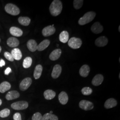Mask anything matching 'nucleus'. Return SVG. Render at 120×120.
<instances>
[{
	"label": "nucleus",
	"mask_w": 120,
	"mask_h": 120,
	"mask_svg": "<svg viewBox=\"0 0 120 120\" xmlns=\"http://www.w3.org/2000/svg\"><path fill=\"white\" fill-rule=\"evenodd\" d=\"M91 30L94 34H99L103 31V27L99 22H96L91 26Z\"/></svg>",
	"instance_id": "obj_9"
},
{
	"label": "nucleus",
	"mask_w": 120,
	"mask_h": 120,
	"mask_svg": "<svg viewBox=\"0 0 120 120\" xmlns=\"http://www.w3.org/2000/svg\"><path fill=\"white\" fill-rule=\"evenodd\" d=\"M62 8V3L60 0H54L50 4L49 9L52 15L56 17L61 13Z\"/></svg>",
	"instance_id": "obj_1"
},
{
	"label": "nucleus",
	"mask_w": 120,
	"mask_h": 120,
	"mask_svg": "<svg viewBox=\"0 0 120 120\" xmlns=\"http://www.w3.org/2000/svg\"><path fill=\"white\" fill-rule=\"evenodd\" d=\"M108 43V39L105 36H101L97 39L95 41L96 46L98 47H104Z\"/></svg>",
	"instance_id": "obj_10"
},
{
	"label": "nucleus",
	"mask_w": 120,
	"mask_h": 120,
	"mask_svg": "<svg viewBox=\"0 0 120 120\" xmlns=\"http://www.w3.org/2000/svg\"><path fill=\"white\" fill-rule=\"evenodd\" d=\"M90 71V66L87 64H84L80 69L79 74L82 77H87L89 75Z\"/></svg>",
	"instance_id": "obj_13"
},
{
	"label": "nucleus",
	"mask_w": 120,
	"mask_h": 120,
	"mask_svg": "<svg viewBox=\"0 0 120 120\" xmlns=\"http://www.w3.org/2000/svg\"><path fill=\"white\" fill-rule=\"evenodd\" d=\"M117 104V101L113 98L109 99L106 101L104 104V106L107 109H109L116 107Z\"/></svg>",
	"instance_id": "obj_16"
},
{
	"label": "nucleus",
	"mask_w": 120,
	"mask_h": 120,
	"mask_svg": "<svg viewBox=\"0 0 120 120\" xmlns=\"http://www.w3.org/2000/svg\"><path fill=\"white\" fill-rule=\"evenodd\" d=\"M119 79L120 78V74H119Z\"/></svg>",
	"instance_id": "obj_42"
},
{
	"label": "nucleus",
	"mask_w": 120,
	"mask_h": 120,
	"mask_svg": "<svg viewBox=\"0 0 120 120\" xmlns=\"http://www.w3.org/2000/svg\"><path fill=\"white\" fill-rule=\"evenodd\" d=\"M49 113H50V114H52V111H50V112H49Z\"/></svg>",
	"instance_id": "obj_40"
},
{
	"label": "nucleus",
	"mask_w": 120,
	"mask_h": 120,
	"mask_svg": "<svg viewBox=\"0 0 120 120\" xmlns=\"http://www.w3.org/2000/svg\"><path fill=\"white\" fill-rule=\"evenodd\" d=\"M1 51V48L0 46V53Z\"/></svg>",
	"instance_id": "obj_41"
},
{
	"label": "nucleus",
	"mask_w": 120,
	"mask_h": 120,
	"mask_svg": "<svg viewBox=\"0 0 120 120\" xmlns=\"http://www.w3.org/2000/svg\"><path fill=\"white\" fill-rule=\"evenodd\" d=\"M61 50L60 49H57L51 52L49 55V59L51 60H56L58 59L61 54Z\"/></svg>",
	"instance_id": "obj_15"
},
{
	"label": "nucleus",
	"mask_w": 120,
	"mask_h": 120,
	"mask_svg": "<svg viewBox=\"0 0 120 120\" xmlns=\"http://www.w3.org/2000/svg\"><path fill=\"white\" fill-rule=\"evenodd\" d=\"M6 13L13 16H17L20 14V10L15 4L9 3L6 4L4 7Z\"/></svg>",
	"instance_id": "obj_3"
},
{
	"label": "nucleus",
	"mask_w": 120,
	"mask_h": 120,
	"mask_svg": "<svg viewBox=\"0 0 120 120\" xmlns=\"http://www.w3.org/2000/svg\"><path fill=\"white\" fill-rule=\"evenodd\" d=\"M2 103V101H1V100L0 99V105H1Z\"/></svg>",
	"instance_id": "obj_38"
},
{
	"label": "nucleus",
	"mask_w": 120,
	"mask_h": 120,
	"mask_svg": "<svg viewBox=\"0 0 120 120\" xmlns=\"http://www.w3.org/2000/svg\"><path fill=\"white\" fill-rule=\"evenodd\" d=\"M4 57L6 59L9 60L10 61H13L14 60V59L13 58V56H12L11 54L8 52H5L4 53Z\"/></svg>",
	"instance_id": "obj_34"
},
{
	"label": "nucleus",
	"mask_w": 120,
	"mask_h": 120,
	"mask_svg": "<svg viewBox=\"0 0 120 120\" xmlns=\"http://www.w3.org/2000/svg\"><path fill=\"white\" fill-rule=\"evenodd\" d=\"M10 111L8 109H4L0 111V117L5 118L9 115Z\"/></svg>",
	"instance_id": "obj_32"
},
{
	"label": "nucleus",
	"mask_w": 120,
	"mask_h": 120,
	"mask_svg": "<svg viewBox=\"0 0 120 120\" xmlns=\"http://www.w3.org/2000/svg\"><path fill=\"white\" fill-rule=\"evenodd\" d=\"M96 14L94 12L90 11L86 13L78 21V24L81 26H84L92 22L96 17Z\"/></svg>",
	"instance_id": "obj_2"
},
{
	"label": "nucleus",
	"mask_w": 120,
	"mask_h": 120,
	"mask_svg": "<svg viewBox=\"0 0 120 120\" xmlns=\"http://www.w3.org/2000/svg\"></svg>",
	"instance_id": "obj_43"
},
{
	"label": "nucleus",
	"mask_w": 120,
	"mask_h": 120,
	"mask_svg": "<svg viewBox=\"0 0 120 120\" xmlns=\"http://www.w3.org/2000/svg\"><path fill=\"white\" fill-rule=\"evenodd\" d=\"M11 54L13 56V59L17 60H21L22 57V52L20 49L18 48H15L13 49L11 52Z\"/></svg>",
	"instance_id": "obj_21"
},
{
	"label": "nucleus",
	"mask_w": 120,
	"mask_h": 120,
	"mask_svg": "<svg viewBox=\"0 0 120 120\" xmlns=\"http://www.w3.org/2000/svg\"><path fill=\"white\" fill-rule=\"evenodd\" d=\"M56 32V29L54 26H49L45 27L42 31L43 36L45 37H49L54 34Z\"/></svg>",
	"instance_id": "obj_8"
},
{
	"label": "nucleus",
	"mask_w": 120,
	"mask_h": 120,
	"mask_svg": "<svg viewBox=\"0 0 120 120\" xmlns=\"http://www.w3.org/2000/svg\"><path fill=\"white\" fill-rule=\"evenodd\" d=\"M42 116L43 120H58V118L57 116L49 113H45Z\"/></svg>",
	"instance_id": "obj_29"
},
{
	"label": "nucleus",
	"mask_w": 120,
	"mask_h": 120,
	"mask_svg": "<svg viewBox=\"0 0 120 120\" xmlns=\"http://www.w3.org/2000/svg\"><path fill=\"white\" fill-rule=\"evenodd\" d=\"M38 45L34 40L31 39L28 41L27 46L29 50L32 52H34L37 50Z\"/></svg>",
	"instance_id": "obj_14"
},
{
	"label": "nucleus",
	"mask_w": 120,
	"mask_h": 120,
	"mask_svg": "<svg viewBox=\"0 0 120 120\" xmlns=\"http://www.w3.org/2000/svg\"><path fill=\"white\" fill-rule=\"evenodd\" d=\"M9 32L11 35L16 37H20L23 35V31L21 29L14 26L10 28Z\"/></svg>",
	"instance_id": "obj_17"
},
{
	"label": "nucleus",
	"mask_w": 120,
	"mask_h": 120,
	"mask_svg": "<svg viewBox=\"0 0 120 120\" xmlns=\"http://www.w3.org/2000/svg\"><path fill=\"white\" fill-rule=\"evenodd\" d=\"M50 41L49 40L45 39L43 40L42 41H41L38 45L37 50L39 51H43L49 46V45H50Z\"/></svg>",
	"instance_id": "obj_23"
},
{
	"label": "nucleus",
	"mask_w": 120,
	"mask_h": 120,
	"mask_svg": "<svg viewBox=\"0 0 120 120\" xmlns=\"http://www.w3.org/2000/svg\"><path fill=\"white\" fill-rule=\"evenodd\" d=\"M118 30H119V32H120V26H119V28H118Z\"/></svg>",
	"instance_id": "obj_39"
},
{
	"label": "nucleus",
	"mask_w": 120,
	"mask_h": 120,
	"mask_svg": "<svg viewBox=\"0 0 120 120\" xmlns=\"http://www.w3.org/2000/svg\"><path fill=\"white\" fill-rule=\"evenodd\" d=\"M32 120H43V116L39 112H37L32 116Z\"/></svg>",
	"instance_id": "obj_33"
},
{
	"label": "nucleus",
	"mask_w": 120,
	"mask_h": 120,
	"mask_svg": "<svg viewBox=\"0 0 120 120\" xmlns=\"http://www.w3.org/2000/svg\"><path fill=\"white\" fill-rule=\"evenodd\" d=\"M32 61H33V60L31 57L29 56L26 57L23 60V67L25 69H28L30 68L32 65Z\"/></svg>",
	"instance_id": "obj_28"
},
{
	"label": "nucleus",
	"mask_w": 120,
	"mask_h": 120,
	"mask_svg": "<svg viewBox=\"0 0 120 120\" xmlns=\"http://www.w3.org/2000/svg\"><path fill=\"white\" fill-rule=\"evenodd\" d=\"M32 80L30 77H26L23 79L20 84V89L21 91H25L27 90L31 86Z\"/></svg>",
	"instance_id": "obj_7"
},
{
	"label": "nucleus",
	"mask_w": 120,
	"mask_h": 120,
	"mask_svg": "<svg viewBox=\"0 0 120 120\" xmlns=\"http://www.w3.org/2000/svg\"><path fill=\"white\" fill-rule=\"evenodd\" d=\"M82 93L83 95L88 96L91 94L93 93V90L90 88V87H85L82 89Z\"/></svg>",
	"instance_id": "obj_31"
},
{
	"label": "nucleus",
	"mask_w": 120,
	"mask_h": 120,
	"mask_svg": "<svg viewBox=\"0 0 120 120\" xmlns=\"http://www.w3.org/2000/svg\"><path fill=\"white\" fill-rule=\"evenodd\" d=\"M42 70L43 67L41 65L38 64L36 66L34 73V77L35 79H38L40 78L42 74Z\"/></svg>",
	"instance_id": "obj_22"
},
{
	"label": "nucleus",
	"mask_w": 120,
	"mask_h": 120,
	"mask_svg": "<svg viewBox=\"0 0 120 120\" xmlns=\"http://www.w3.org/2000/svg\"><path fill=\"white\" fill-rule=\"evenodd\" d=\"M104 80V77L102 74H97L93 78L92 81V84L93 86H95L101 85L103 82Z\"/></svg>",
	"instance_id": "obj_12"
},
{
	"label": "nucleus",
	"mask_w": 120,
	"mask_h": 120,
	"mask_svg": "<svg viewBox=\"0 0 120 120\" xmlns=\"http://www.w3.org/2000/svg\"><path fill=\"white\" fill-rule=\"evenodd\" d=\"M13 120H22V116L21 114L19 112L15 113L13 115Z\"/></svg>",
	"instance_id": "obj_35"
},
{
	"label": "nucleus",
	"mask_w": 120,
	"mask_h": 120,
	"mask_svg": "<svg viewBox=\"0 0 120 120\" xmlns=\"http://www.w3.org/2000/svg\"><path fill=\"white\" fill-rule=\"evenodd\" d=\"M58 99L60 103L63 105H66L69 100L68 96L66 92L62 91L60 92L58 96Z\"/></svg>",
	"instance_id": "obj_18"
},
{
	"label": "nucleus",
	"mask_w": 120,
	"mask_h": 120,
	"mask_svg": "<svg viewBox=\"0 0 120 120\" xmlns=\"http://www.w3.org/2000/svg\"><path fill=\"white\" fill-rule=\"evenodd\" d=\"M11 72H12L11 69L9 67H8L4 71V74L6 75H8Z\"/></svg>",
	"instance_id": "obj_36"
},
{
	"label": "nucleus",
	"mask_w": 120,
	"mask_h": 120,
	"mask_svg": "<svg viewBox=\"0 0 120 120\" xmlns=\"http://www.w3.org/2000/svg\"><path fill=\"white\" fill-rule=\"evenodd\" d=\"M18 21L19 23L22 26H28L30 24L31 19L29 17H19Z\"/></svg>",
	"instance_id": "obj_27"
},
{
	"label": "nucleus",
	"mask_w": 120,
	"mask_h": 120,
	"mask_svg": "<svg viewBox=\"0 0 120 120\" xmlns=\"http://www.w3.org/2000/svg\"><path fill=\"white\" fill-rule=\"evenodd\" d=\"M11 87V84L7 82H4L0 84V93H4L8 91Z\"/></svg>",
	"instance_id": "obj_25"
},
{
	"label": "nucleus",
	"mask_w": 120,
	"mask_h": 120,
	"mask_svg": "<svg viewBox=\"0 0 120 120\" xmlns=\"http://www.w3.org/2000/svg\"><path fill=\"white\" fill-rule=\"evenodd\" d=\"M5 64V61L3 59H1L0 60V67H2L3 66H4Z\"/></svg>",
	"instance_id": "obj_37"
},
{
	"label": "nucleus",
	"mask_w": 120,
	"mask_h": 120,
	"mask_svg": "<svg viewBox=\"0 0 120 120\" xmlns=\"http://www.w3.org/2000/svg\"><path fill=\"white\" fill-rule=\"evenodd\" d=\"M62 71V68L60 64H56L54 66L51 73L52 77L56 79L60 76Z\"/></svg>",
	"instance_id": "obj_11"
},
{
	"label": "nucleus",
	"mask_w": 120,
	"mask_h": 120,
	"mask_svg": "<svg viewBox=\"0 0 120 120\" xmlns=\"http://www.w3.org/2000/svg\"><path fill=\"white\" fill-rule=\"evenodd\" d=\"M69 33L66 31H63L60 33L59 35V40L60 41L63 43L67 42L69 41Z\"/></svg>",
	"instance_id": "obj_26"
},
{
	"label": "nucleus",
	"mask_w": 120,
	"mask_h": 120,
	"mask_svg": "<svg viewBox=\"0 0 120 120\" xmlns=\"http://www.w3.org/2000/svg\"><path fill=\"white\" fill-rule=\"evenodd\" d=\"M79 106L82 109L88 111L94 109V104L90 101L87 100H82L79 104Z\"/></svg>",
	"instance_id": "obj_6"
},
{
	"label": "nucleus",
	"mask_w": 120,
	"mask_h": 120,
	"mask_svg": "<svg viewBox=\"0 0 120 120\" xmlns=\"http://www.w3.org/2000/svg\"><path fill=\"white\" fill-rule=\"evenodd\" d=\"M83 0H74L73 2L74 8L76 9H81L83 4Z\"/></svg>",
	"instance_id": "obj_30"
},
{
	"label": "nucleus",
	"mask_w": 120,
	"mask_h": 120,
	"mask_svg": "<svg viewBox=\"0 0 120 120\" xmlns=\"http://www.w3.org/2000/svg\"><path fill=\"white\" fill-rule=\"evenodd\" d=\"M8 45L11 48H16L17 47L19 44V41L17 38L14 37H10L7 41Z\"/></svg>",
	"instance_id": "obj_19"
},
{
	"label": "nucleus",
	"mask_w": 120,
	"mask_h": 120,
	"mask_svg": "<svg viewBox=\"0 0 120 120\" xmlns=\"http://www.w3.org/2000/svg\"><path fill=\"white\" fill-rule=\"evenodd\" d=\"M11 106L15 110H24L28 107L29 104L26 101H19L12 104Z\"/></svg>",
	"instance_id": "obj_5"
},
{
	"label": "nucleus",
	"mask_w": 120,
	"mask_h": 120,
	"mask_svg": "<svg viewBox=\"0 0 120 120\" xmlns=\"http://www.w3.org/2000/svg\"><path fill=\"white\" fill-rule=\"evenodd\" d=\"M20 97V94L17 91L13 90L9 92L6 95L5 98L7 100H12L17 98Z\"/></svg>",
	"instance_id": "obj_20"
},
{
	"label": "nucleus",
	"mask_w": 120,
	"mask_h": 120,
	"mask_svg": "<svg viewBox=\"0 0 120 120\" xmlns=\"http://www.w3.org/2000/svg\"><path fill=\"white\" fill-rule=\"evenodd\" d=\"M82 42V40L79 38L73 37L68 41V45L73 49H78L81 47Z\"/></svg>",
	"instance_id": "obj_4"
},
{
	"label": "nucleus",
	"mask_w": 120,
	"mask_h": 120,
	"mask_svg": "<svg viewBox=\"0 0 120 120\" xmlns=\"http://www.w3.org/2000/svg\"><path fill=\"white\" fill-rule=\"evenodd\" d=\"M56 93L51 90H45L44 93V96L45 99L48 100H52L56 96Z\"/></svg>",
	"instance_id": "obj_24"
}]
</instances>
